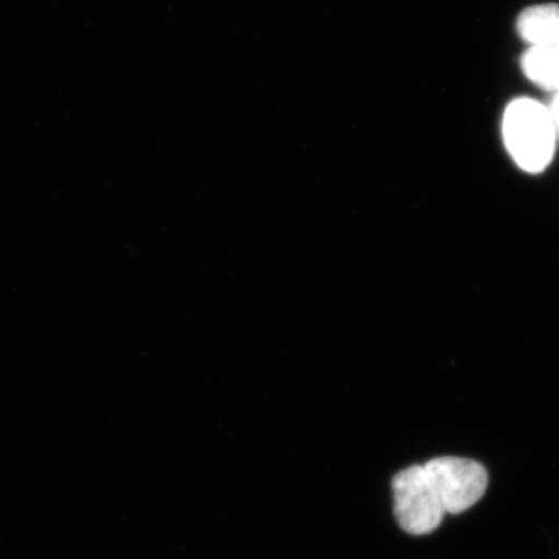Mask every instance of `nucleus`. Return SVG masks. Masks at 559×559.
I'll return each mask as SVG.
<instances>
[{
	"mask_svg": "<svg viewBox=\"0 0 559 559\" xmlns=\"http://www.w3.org/2000/svg\"><path fill=\"white\" fill-rule=\"evenodd\" d=\"M503 142L521 170L538 175L551 164L558 134L550 110L532 98L510 103L502 121Z\"/></svg>",
	"mask_w": 559,
	"mask_h": 559,
	"instance_id": "1",
	"label": "nucleus"
},
{
	"mask_svg": "<svg viewBox=\"0 0 559 559\" xmlns=\"http://www.w3.org/2000/svg\"><path fill=\"white\" fill-rule=\"evenodd\" d=\"M521 68L532 83L543 90L559 92V44L532 47L522 57Z\"/></svg>",
	"mask_w": 559,
	"mask_h": 559,
	"instance_id": "5",
	"label": "nucleus"
},
{
	"mask_svg": "<svg viewBox=\"0 0 559 559\" xmlns=\"http://www.w3.org/2000/svg\"><path fill=\"white\" fill-rule=\"evenodd\" d=\"M518 33L532 47L559 44V3H540L525 9L518 17Z\"/></svg>",
	"mask_w": 559,
	"mask_h": 559,
	"instance_id": "4",
	"label": "nucleus"
},
{
	"mask_svg": "<svg viewBox=\"0 0 559 559\" xmlns=\"http://www.w3.org/2000/svg\"><path fill=\"white\" fill-rule=\"evenodd\" d=\"M551 120H554L555 130H557L558 139H559V92H555L554 100H551V105L549 106Z\"/></svg>",
	"mask_w": 559,
	"mask_h": 559,
	"instance_id": "6",
	"label": "nucleus"
},
{
	"mask_svg": "<svg viewBox=\"0 0 559 559\" xmlns=\"http://www.w3.org/2000/svg\"><path fill=\"white\" fill-rule=\"evenodd\" d=\"M393 511L400 527L409 535H429L444 518L432 485L423 465L400 471L392 480Z\"/></svg>",
	"mask_w": 559,
	"mask_h": 559,
	"instance_id": "2",
	"label": "nucleus"
},
{
	"mask_svg": "<svg viewBox=\"0 0 559 559\" xmlns=\"http://www.w3.org/2000/svg\"><path fill=\"white\" fill-rule=\"evenodd\" d=\"M444 513L460 514L476 506L488 487V473L476 460L439 457L423 465Z\"/></svg>",
	"mask_w": 559,
	"mask_h": 559,
	"instance_id": "3",
	"label": "nucleus"
}]
</instances>
